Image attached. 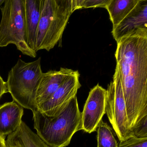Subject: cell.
<instances>
[{"mask_svg":"<svg viewBox=\"0 0 147 147\" xmlns=\"http://www.w3.org/2000/svg\"><path fill=\"white\" fill-rule=\"evenodd\" d=\"M115 57L131 131L147 115V28L122 38Z\"/></svg>","mask_w":147,"mask_h":147,"instance_id":"obj_1","label":"cell"},{"mask_svg":"<svg viewBox=\"0 0 147 147\" xmlns=\"http://www.w3.org/2000/svg\"><path fill=\"white\" fill-rule=\"evenodd\" d=\"M32 113L37 135L51 147H67L74 134L82 130L81 112L76 96L55 116H46L38 110Z\"/></svg>","mask_w":147,"mask_h":147,"instance_id":"obj_2","label":"cell"},{"mask_svg":"<svg viewBox=\"0 0 147 147\" xmlns=\"http://www.w3.org/2000/svg\"><path fill=\"white\" fill-rule=\"evenodd\" d=\"M74 0H41V15L35 52L49 51L61 41L71 14Z\"/></svg>","mask_w":147,"mask_h":147,"instance_id":"obj_3","label":"cell"},{"mask_svg":"<svg viewBox=\"0 0 147 147\" xmlns=\"http://www.w3.org/2000/svg\"><path fill=\"white\" fill-rule=\"evenodd\" d=\"M41 61L40 57L30 62L19 59L9 71L6 82L13 101L32 113L38 110L36 98L43 74Z\"/></svg>","mask_w":147,"mask_h":147,"instance_id":"obj_4","label":"cell"},{"mask_svg":"<svg viewBox=\"0 0 147 147\" xmlns=\"http://www.w3.org/2000/svg\"><path fill=\"white\" fill-rule=\"evenodd\" d=\"M0 7V48L14 44L23 55L35 58L37 54L27 43L25 0H5Z\"/></svg>","mask_w":147,"mask_h":147,"instance_id":"obj_5","label":"cell"},{"mask_svg":"<svg viewBox=\"0 0 147 147\" xmlns=\"http://www.w3.org/2000/svg\"><path fill=\"white\" fill-rule=\"evenodd\" d=\"M106 90V113L119 141H125L133 135L129 125L122 85L116 68L113 81L108 84Z\"/></svg>","mask_w":147,"mask_h":147,"instance_id":"obj_6","label":"cell"},{"mask_svg":"<svg viewBox=\"0 0 147 147\" xmlns=\"http://www.w3.org/2000/svg\"><path fill=\"white\" fill-rule=\"evenodd\" d=\"M80 74L74 70L63 82L49 99L38 107V110L43 114L52 117L58 114L74 97L81 86Z\"/></svg>","mask_w":147,"mask_h":147,"instance_id":"obj_7","label":"cell"},{"mask_svg":"<svg viewBox=\"0 0 147 147\" xmlns=\"http://www.w3.org/2000/svg\"><path fill=\"white\" fill-rule=\"evenodd\" d=\"M107 90L99 84L89 93L81 112L82 130L91 133L96 131L102 118L106 113Z\"/></svg>","mask_w":147,"mask_h":147,"instance_id":"obj_8","label":"cell"},{"mask_svg":"<svg viewBox=\"0 0 147 147\" xmlns=\"http://www.w3.org/2000/svg\"><path fill=\"white\" fill-rule=\"evenodd\" d=\"M73 71L69 69L61 67L58 71L50 70L43 73L37 92L36 100L38 107L49 99Z\"/></svg>","mask_w":147,"mask_h":147,"instance_id":"obj_9","label":"cell"},{"mask_svg":"<svg viewBox=\"0 0 147 147\" xmlns=\"http://www.w3.org/2000/svg\"><path fill=\"white\" fill-rule=\"evenodd\" d=\"M24 108L13 101L0 105V136L6 137L14 133L22 123Z\"/></svg>","mask_w":147,"mask_h":147,"instance_id":"obj_10","label":"cell"},{"mask_svg":"<svg viewBox=\"0 0 147 147\" xmlns=\"http://www.w3.org/2000/svg\"><path fill=\"white\" fill-rule=\"evenodd\" d=\"M142 28H147V0H144L136 13L113 28L112 34L117 43L122 38Z\"/></svg>","mask_w":147,"mask_h":147,"instance_id":"obj_11","label":"cell"},{"mask_svg":"<svg viewBox=\"0 0 147 147\" xmlns=\"http://www.w3.org/2000/svg\"><path fill=\"white\" fill-rule=\"evenodd\" d=\"M144 0H110L105 8L110 16L113 28L136 13Z\"/></svg>","mask_w":147,"mask_h":147,"instance_id":"obj_12","label":"cell"},{"mask_svg":"<svg viewBox=\"0 0 147 147\" xmlns=\"http://www.w3.org/2000/svg\"><path fill=\"white\" fill-rule=\"evenodd\" d=\"M27 43L35 51L37 33L41 15V0H25Z\"/></svg>","mask_w":147,"mask_h":147,"instance_id":"obj_13","label":"cell"},{"mask_svg":"<svg viewBox=\"0 0 147 147\" xmlns=\"http://www.w3.org/2000/svg\"><path fill=\"white\" fill-rule=\"evenodd\" d=\"M14 133L24 147H52L45 142L23 121Z\"/></svg>","mask_w":147,"mask_h":147,"instance_id":"obj_14","label":"cell"},{"mask_svg":"<svg viewBox=\"0 0 147 147\" xmlns=\"http://www.w3.org/2000/svg\"><path fill=\"white\" fill-rule=\"evenodd\" d=\"M97 147H118V144L113 136L112 129L103 120L97 129Z\"/></svg>","mask_w":147,"mask_h":147,"instance_id":"obj_15","label":"cell"},{"mask_svg":"<svg viewBox=\"0 0 147 147\" xmlns=\"http://www.w3.org/2000/svg\"><path fill=\"white\" fill-rule=\"evenodd\" d=\"M110 0H74L75 11L89 8H105Z\"/></svg>","mask_w":147,"mask_h":147,"instance_id":"obj_16","label":"cell"},{"mask_svg":"<svg viewBox=\"0 0 147 147\" xmlns=\"http://www.w3.org/2000/svg\"><path fill=\"white\" fill-rule=\"evenodd\" d=\"M118 147H147V138H139L132 136L125 141H119Z\"/></svg>","mask_w":147,"mask_h":147,"instance_id":"obj_17","label":"cell"},{"mask_svg":"<svg viewBox=\"0 0 147 147\" xmlns=\"http://www.w3.org/2000/svg\"><path fill=\"white\" fill-rule=\"evenodd\" d=\"M132 135L139 138H147V115L141 119L139 123L131 129Z\"/></svg>","mask_w":147,"mask_h":147,"instance_id":"obj_18","label":"cell"},{"mask_svg":"<svg viewBox=\"0 0 147 147\" xmlns=\"http://www.w3.org/2000/svg\"><path fill=\"white\" fill-rule=\"evenodd\" d=\"M6 143L7 147H24L14 133L7 136Z\"/></svg>","mask_w":147,"mask_h":147,"instance_id":"obj_19","label":"cell"},{"mask_svg":"<svg viewBox=\"0 0 147 147\" xmlns=\"http://www.w3.org/2000/svg\"><path fill=\"white\" fill-rule=\"evenodd\" d=\"M7 92H8L7 82L4 81L2 77L0 75V98L5 94Z\"/></svg>","mask_w":147,"mask_h":147,"instance_id":"obj_20","label":"cell"},{"mask_svg":"<svg viewBox=\"0 0 147 147\" xmlns=\"http://www.w3.org/2000/svg\"><path fill=\"white\" fill-rule=\"evenodd\" d=\"M0 147H7L5 138L0 136Z\"/></svg>","mask_w":147,"mask_h":147,"instance_id":"obj_21","label":"cell"},{"mask_svg":"<svg viewBox=\"0 0 147 147\" xmlns=\"http://www.w3.org/2000/svg\"><path fill=\"white\" fill-rule=\"evenodd\" d=\"M5 0H0V7L5 2Z\"/></svg>","mask_w":147,"mask_h":147,"instance_id":"obj_22","label":"cell"}]
</instances>
